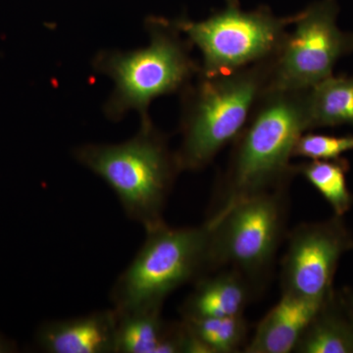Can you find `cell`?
I'll use <instances>...</instances> for the list:
<instances>
[{
    "mask_svg": "<svg viewBox=\"0 0 353 353\" xmlns=\"http://www.w3.org/2000/svg\"><path fill=\"white\" fill-rule=\"evenodd\" d=\"M328 299H303L282 294L278 303L259 322L252 341L245 345V352H294L304 330Z\"/></svg>",
    "mask_w": 353,
    "mask_h": 353,
    "instance_id": "obj_12",
    "label": "cell"
},
{
    "mask_svg": "<svg viewBox=\"0 0 353 353\" xmlns=\"http://www.w3.org/2000/svg\"><path fill=\"white\" fill-rule=\"evenodd\" d=\"M145 233L143 245L111 289L117 313L162 310L172 292L214 272L205 222L182 228L163 222Z\"/></svg>",
    "mask_w": 353,
    "mask_h": 353,
    "instance_id": "obj_5",
    "label": "cell"
},
{
    "mask_svg": "<svg viewBox=\"0 0 353 353\" xmlns=\"http://www.w3.org/2000/svg\"><path fill=\"white\" fill-rule=\"evenodd\" d=\"M18 347L15 341L6 338L4 334L0 333V353L17 352Z\"/></svg>",
    "mask_w": 353,
    "mask_h": 353,
    "instance_id": "obj_20",
    "label": "cell"
},
{
    "mask_svg": "<svg viewBox=\"0 0 353 353\" xmlns=\"http://www.w3.org/2000/svg\"><path fill=\"white\" fill-rule=\"evenodd\" d=\"M309 131L318 128L353 127V75H332L306 90Z\"/></svg>",
    "mask_w": 353,
    "mask_h": 353,
    "instance_id": "obj_14",
    "label": "cell"
},
{
    "mask_svg": "<svg viewBox=\"0 0 353 353\" xmlns=\"http://www.w3.org/2000/svg\"><path fill=\"white\" fill-rule=\"evenodd\" d=\"M118 316L114 309L44 322L37 345L48 353H116Z\"/></svg>",
    "mask_w": 353,
    "mask_h": 353,
    "instance_id": "obj_10",
    "label": "cell"
},
{
    "mask_svg": "<svg viewBox=\"0 0 353 353\" xmlns=\"http://www.w3.org/2000/svg\"><path fill=\"white\" fill-rule=\"evenodd\" d=\"M338 294L340 297L341 305H343L348 318L353 324V290L345 289L343 292H339Z\"/></svg>",
    "mask_w": 353,
    "mask_h": 353,
    "instance_id": "obj_19",
    "label": "cell"
},
{
    "mask_svg": "<svg viewBox=\"0 0 353 353\" xmlns=\"http://www.w3.org/2000/svg\"><path fill=\"white\" fill-rule=\"evenodd\" d=\"M350 163L345 158L309 160L296 165L297 175L304 176L333 208L334 215L343 216L353 205V196L347 187Z\"/></svg>",
    "mask_w": 353,
    "mask_h": 353,
    "instance_id": "obj_16",
    "label": "cell"
},
{
    "mask_svg": "<svg viewBox=\"0 0 353 353\" xmlns=\"http://www.w3.org/2000/svg\"><path fill=\"white\" fill-rule=\"evenodd\" d=\"M117 316L116 353H158L171 326L162 317V310L132 311Z\"/></svg>",
    "mask_w": 353,
    "mask_h": 353,
    "instance_id": "obj_15",
    "label": "cell"
},
{
    "mask_svg": "<svg viewBox=\"0 0 353 353\" xmlns=\"http://www.w3.org/2000/svg\"><path fill=\"white\" fill-rule=\"evenodd\" d=\"M259 288L234 269L225 268L194 283V289L181 306L183 319L243 315Z\"/></svg>",
    "mask_w": 353,
    "mask_h": 353,
    "instance_id": "obj_11",
    "label": "cell"
},
{
    "mask_svg": "<svg viewBox=\"0 0 353 353\" xmlns=\"http://www.w3.org/2000/svg\"><path fill=\"white\" fill-rule=\"evenodd\" d=\"M296 353H353V324L338 292L327 299L297 341Z\"/></svg>",
    "mask_w": 353,
    "mask_h": 353,
    "instance_id": "obj_13",
    "label": "cell"
},
{
    "mask_svg": "<svg viewBox=\"0 0 353 353\" xmlns=\"http://www.w3.org/2000/svg\"><path fill=\"white\" fill-rule=\"evenodd\" d=\"M281 267L282 294L326 299L334 294V280L341 256L353 248V236L341 216L303 223L287 236Z\"/></svg>",
    "mask_w": 353,
    "mask_h": 353,
    "instance_id": "obj_9",
    "label": "cell"
},
{
    "mask_svg": "<svg viewBox=\"0 0 353 353\" xmlns=\"http://www.w3.org/2000/svg\"><path fill=\"white\" fill-rule=\"evenodd\" d=\"M353 150V134L343 137L304 132L294 145V157L332 160Z\"/></svg>",
    "mask_w": 353,
    "mask_h": 353,
    "instance_id": "obj_18",
    "label": "cell"
},
{
    "mask_svg": "<svg viewBox=\"0 0 353 353\" xmlns=\"http://www.w3.org/2000/svg\"><path fill=\"white\" fill-rule=\"evenodd\" d=\"M289 189L280 188L248 197L218 219L205 222L210 228L214 272L234 269L260 289L285 238Z\"/></svg>",
    "mask_w": 353,
    "mask_h": 353,
    "instance_id": "obj_7",
    "label": "cell"
},
{
    "mask_svg": "<svg viewBox=\"0 0 353 353\" xmlns=\"http://www.w3.org/2000/svg\"><path fill=\"white\" fill-rule=\"evenodd\" d=\"M296 17H281L266 6L243 10L238 0H226L223 8L206 19L174 22L201 51L202 75L211 77L275 57Z\"/></svg>",
    "mask_w": 353,
    "mask_h": 353,
    "instance_id": "obj_6",
    "label": "cell"
},
{
    "mask_svg": "<svg viewBox=\"0 0 353 353\" xmlns=\"http://www.w3.org/2000/svg\"><path fill=\"white\" fill-rule=\"evenodd\" d=\"M73 155L108 183L129 219L145 230L165 222L167 201L182 171L168 137L152 119L141 121L139 132L129 141L79 146Z\"/></svg>",
    "mask_w": 353,
    "mask_h": 353,
    "instance_id": "obj_3",
    "label": "cell"
},
{
    "mask_svg": "<svg viewBox=\"0 0 353 353\" xmlns=\"http://www.w3.org/2000/svg\"><path fill=\"white\" fill-rule=\"evenodd\" d=\"M150 43L132 51L103 50L92 66L112 79L115 88L104 105L111 121H120L130 110L141 121L150 119L148 108L157 97L181 92L201 72V62L192 55L194 46L176 27L163 18L146 20Z\"/></svg>",
    "mask_w": 353,
    "mask_h": 353,
    "instance_id": "obj_4",
    "label": "cell"
},
{
    "mask_svg": "<svg viewBox=\"0 0 353 353\" xmlns=\"http://www.w3.org/2000/svg\"><path fill=\"white\" fill-rule=\"evenodd\" d=\"M182 320L209 353L240 352L248 336V325L243 315Z\"/></svg>",
    "mask_w": 353,
    "mask_h": 353,
    "instance_id": "obj_17",
    "label": "cell"
},
{
    "mask_svg": "<svg viewBox=\"0 0 353 353\" xmlns=\"http://www.w3.org/2000/svg\"><path fill=\"white\" fill-rule=\"evenodd\" d=\"M272 59L220 75L199 72L180 92L182 141L175 152L181 171L206 168L233 143L255 103L268 90Z\"/></svg>",
    "mask_w": 353,
    "mask_h": 353,
    "instance_id": "obj_2",
    "label": "cell"
},
{
    "mask_svg": "<svg viewBox=\"0 0 353 353\" xmlns=\"http://www.w3.org/2000/svg\"><path fill=\"white\" fill-rule=\"evenodd\" d=\"M306 90L268 88L234 139L216 183L205 222H213L248 197L290 187L297 175L294 145L309 132Z\"/></svg>",
    "mask_w": 353,
    "mask_h": 353,
    "instance_id": "obj_1",
    "label": "cell"
},
{
    "mask_svg": "<svg viewBox=\"0 0 353 353\" xmlns=\"http://www.w3.org/2000/svg\"><path fill=\"white\" fill-rule=\"evenodd\" d=\"M336 0H318L296 14L272 59L268 88L304 90L333 75L341 58L353 52V32L336 24Z\"/></svg>",
    "mask_w": 353,
    "mask_h": 353,
    "instance_id": "obj_8",
    "label": "cell"
}]
</instances>
